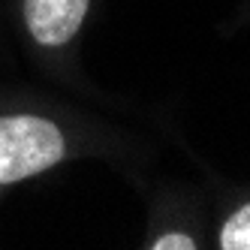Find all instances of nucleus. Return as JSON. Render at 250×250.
Instances as JSON below:
<instances>
[{"label":"nucleus","mask_w":250,"mask_h":250,"mask_svg":"<svg viewBox=\"0 0 250 250\" xmlns=\"http://www.w3.org/2000/svg\"><path fill=\"white\" fill-rule=\"evenodd\" d=\"M66 154L63 133L58 124L37 115H6L0 118V184H15L33 178Z\"/></svg>","instance_id":"obj_1"},{"label":"nucleus","mask_w":250,"mask_h":250,"mask_svg":"<svg viewBox=\"0 0 250 250\" xmlns=\"http://www.w3.org/2000/svg\"><path fill=\"white\" fill-rule=\"evenodd\" d=\"M91 0H24L30 37L45 48H61L79 33Z\"/></svg>","instance_id":"obj_2"},{"label":"nucleus","mask_w":250,"mask_h":250,"mask_svg":"<svg viewBox=\"0 0 250 250\" xmlns=\"http://www.w3.org/2000/svg\"><path fill=\"white\" fill-rule=\"evenodd\" d=\"M220 247L223 250H250V202L226 220L220 232Z\"/></svg>","instance_id":"obj_3"},{"label":"nucleus","mask_w":250,"mask_h":250,"mask_svg":"<svg viewBox=\"0 0 250 250\" xmlns=\"http://www.w3.org/2000/svg\"><path fill=\"white\" fill-rule=\"evenodd\" d=\"M151 247L154 250H169V247H175V250H193L196 241L190 235H163V238H157Z\"/></svg>","instance_id":"obj_4"}]
</instances>
